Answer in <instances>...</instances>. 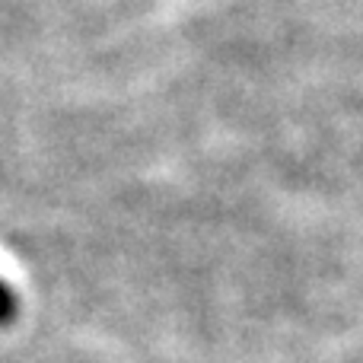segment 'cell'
<instances>
[{
	"instance_id": "6da1fadb",
	"label": "cell",
	"mask_w": 363,
	"mask_h": 363,
	"mask_svg": "<svg viewBox=\"0 0 363 363\" xmlns=\"http://www.w3.org/2000/svg\"><path fill=\"white\" fill-rule=\"evenodd\" d=\"M16 313H19V303H16V294L10 290V284L0 277V328L4 325H10L13 319H16Z\"/></svg>"
}]
</instances>
